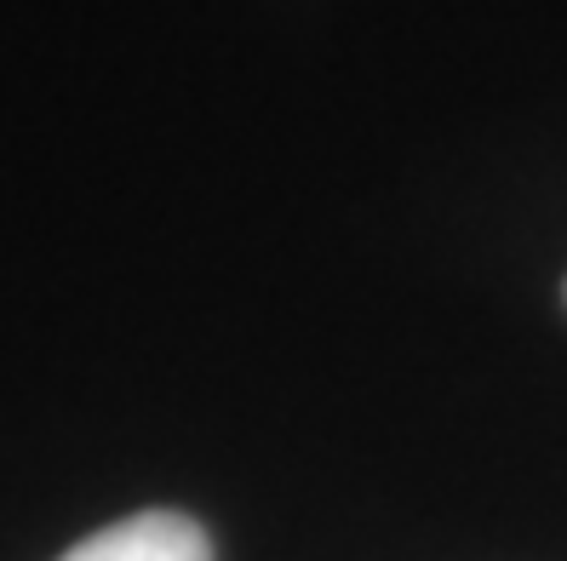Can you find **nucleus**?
Segmentation results:
<instances>
[{
	"label": "nucleus",
	"instance_id": "nucleus-1",
	"mask_svg": "<svg viewBox=\"0 0 567 561\" xmlns=\"http://www.w3.org/2000/svg\"><path fill=\"white\" fill-rule=\"evenodd\" d=\"M58 561H213V544L189 516L144 510V516H126V521L104 527V533L81 539Z\"/></svg>",
	"mask_w": 567,
	"mask_h": 561
}]
</instances>
